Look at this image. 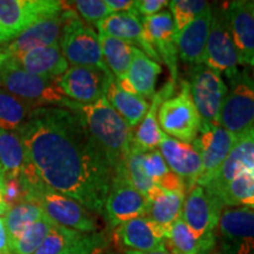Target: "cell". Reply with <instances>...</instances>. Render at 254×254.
<instances>
[{"instance_id":"1","label":"cell","mask_w":254,"mask_h":254,"mask_svg":"<svg viewBox=\"0 0 254 254\" xmlns=\"http://www.w3.org/2000/svg\"><path fill=\"white\" fill-rule=\"evenodd\" d=\"M17 133L44 183L104 215L113 171L77 114L64 107H37Z\"/></svg>"},{"instance_id":"45","label":"cell","mask_w":254,"mask_h":254,"mask_svg":"<svg viewBox=\"0 0 254 254\" xmlns=\"http://www.w3.org/2000/svg\"><path fill=\"white\" fill-rule=\"evenodd\" d=\"M125 254H171L170 252H161V251H154V252H134V251H125Z\"/></svg>"},{"instance_id":"3","label":"cell","mask_w":254,"mask_h":254,"mask_svg":"<svg viewBox=\"0 0 254 254\" xmlns=\"http://www.w3.org/2000/svg\"><path fill=\"white\" fill-rule=\"evenodd\" d=\"M24 192V201L36 204L56 224L80 233H94L98 224L93 213L69 196L44 183L30 161L18 177Z\"/></svg>"},{"instance_id":"18","label":"cell","mask_w":254,"mask_h":254,"mask_svg":"<svg viewBox=\"0 0 254 254\" xmlns=\"http://www.w3.org/2000/svg\"><path fill=\"white\" fill-rule=\"evenodd\" d=\"M227 13L239 64L254 66V1L228 2Z\"/></svg>"},{"instance_id":"28","label":"cell","mask_w":254,"mask_h":254,"mask_svg":"<svg viewBox=\"0 0 254 254\" xmlns=\"http://www.w3.org/2000/svg\"><path fill=\"white\" fill-rule=\"evenodd\" d=\"M105 97H106L107 101L113 107L114 111L133 129L141 123L145 114L150 109V103L144 98L123 91L117 85L116 78L111 80Z\"/></svg>"},{"instance_id":"20","label":"cell","mask_w":254,"mask_h":254,"mask_svg":"<svg viewBox=\"0 0 254 254\" xmlns=\"http://www.w3.org/2000/svg\"><path fill=\"white\" fill-rule=\"evenodd\" d=\"M0 67L23 69L32 74L57 79L68 69V63L64 57L59 44L38 47L15 58L7 60Z\"/></svg>"},{"instance_id":"48","label":"cell","mask_w":254,"mask_h":254,"mask_svg":"<svg viewBox=\"0 0 254 254\" xmlns=\"http://www.w3.org/2000/svg\"><path fill=\"white\" fill-rule=\"evenodd\" d=\"M253 67H254V66H253ZM253 77H254V69H253ZM254 79V78H253Z\"/></svg>"},{"instance_id":"11","label":"cell","mask_w":254,"mask_h":254,"mask_svg":"<svg viewBox=\"0 0 254 254\" xmlns=\"http://www.w3.org/2000/svg\"><path fill=\"white\" fill-rule=\"evenodd\" d=\"M114 75L109 69L93 66H72L57 78V84L66 98L79 104H93L106 95Z\"/></svg>"},{"instance_id":"33","label":"cell","mask_w":254,"mask_h":254,"mask_svg":"<svg viewBox=\"0 0 254 254\" xmlns=\"http://www.w3.org/2000/svg\"><path fill=\"white\" fill-rule=\"evenodd\" d=\"M37 107L0 87V128L17 132Z\"/></svg>"},{"instance_id":"27","label":"cell","mask_w":254,"mask_h":254,"mask_svg":"<svg viewBox=\"0 0 254 254\" xmlns=\"http://www.w3.org/2000/svg\"><path fill=\"white\" fill-rule=\"evenodd\" d=\"M186 194L183 192H168L157 187L148 196V211L146 217L166 232L178 219L182 218Z\"/></svg>"},{"instance_id":"43","label":"cell","mask_w":254,"mask_h":254,"mask_svg":"<svg viewBox=\"0 0 254 254\" xmlns=\"http://www.w3.org/2000/svg\"><path fill=\"white\" fill-rule=\"evenodd\" d=\"M0 254H11L8 234L2 218H0Z\"/></svg>"},{"instance_id":"46","label":"cell","mask_w":254,"mask_h":254,"mask_svg":"<svg viewBox=\"0 0 254 254\" xmlns=\"http://www.w3.org/2000/svg\"><path fill=\"white\" fill-rule=\"evenodd\" d=\"M99 254H119V253L116 252V251H111V250L107 249V247H105L104 250L100 251Z\"/></svg>"},{"instance_id":"30","label":"cell","mask_w":254,"mask_h":254,"mask_svg":"<svg viewBox=\"0 0 254 254\" xmlns=\"http://www.w3.org/2000/svg\"><path fill=\"white\" fill-rule=\"evenodd\" d=\"M224 207H249L254 209V168L244 171L213 193Z\"/></svg>"},{"instance_id":"34","label":"cell","mask_w":254,"mask_h":254,"mask_svg":"<svg viewBox=\"0 0 254 254\" xmlns=\"http://www.w3.org/2000/svg\"><path fill=\"white\" fill-rule=\"evenodd\" d=\"M45 215L39 206L32 202L23 201L9 207L4 215V224L7 231L9 246L18 239L28 226Z\"/></svg>"},{"instance_id":"42","label":"cell","mask_w":254,"mask_h":254,"mask_svg":"<svg viewBox=\"0 0 254 254\" xmlns=\"http://www.w3.org/2000/svg\"><path fill=\"white\" fill-rule=\"evenodd\" d=\"M109 6L111 13H123L133 9L134 1L133 0H105Z\"/></svg>"},{"instance_id":"21","label":"cell","mask_w":254,"mask_h":254,"mask_svg":"<svg viewBox=\"0 0 254 254\" xmlns=\"http://www.w3.org/2000/svg\"><path fill=\"white\" fill-rule=\"evenodd\" d=\"M116 238L126 251L165 252V232L147 217H139L116 228Z\"/></svg>"},{"instance_id":"16","label":"cell","mask_w":254,"mask_h":254,"mask_svg":"<svg viewBox=\"0 0 254 254\" xmlns=\"http://www.w3.org/2000/svg\"><path fill=\"white\" fill-rule=\"evenodd\" d=\"M159 151L170 170L184 183L189 194L190 190L198 185L202 172L201 159L198 152L192 144L180 141L167 134H164L161 139Z\"/></svg>"},{"instance_id":"47","label":"cell","mask_w":254,"mask_h":254,"mask_svg":"<svg viewBox=\"0 0 254 254\" xmlns=\"http://www.w3.org/2000/svg\"><path fill=\"white\" fill-rule=\"evenodd\" d=\"M4 176V172H2V168H1V165H0V177Z\"/></svg>"},{"instance_id":"38","label":"cell","mask_w":254,"mask_h":254,"mask_svg":"<svg viewBox=\"0 0 254 254\" xmlns=\"http://www.w3.org/2000/svg\"><path fill=\"white\" fill-rule=\"evenodd\" d=\"M71 4H73L72 7L74 11L79 13V17L90 26L97 25L103 19L112 14L105 0H77Z\"/></svg>"},{"instance_id":"7","label":"cell","mask_w":254,"mask_h":254,"mask_svg":"<svg viewBox=\"0 0 254 254\" xmlns=\"http://www.w3.org/2000/svg\"><path fill=\"white\" fill-rule=\"evenodd\" d=\"M190 94L200 119L199 132L219 125L220 111L227 93L221 75L207 66H192L190 69Z\"/></svg>"},{"instance_id":"14","label":"cell","mask_w":254,"mask_h":254,"mask_svg":"<svg viewBox=\"0 0 254 254\" xmlns=\"http://www.w3.org/2000/svg\"><path fill=\"white\" fill-rule=\"evenodd\" d=\"M224 208V205L213 193L196 185L186 195L182 219L198 236H213L217 234Z\"/></svg>"},{"instance_id":"5","label":"cell","mask_w":254,"mask_h":254,"mask_svg":"<svg viewBox=\"0 0 254 254\" xmlns=\"http://www.w3.org/2000/svg\"><path fill=\"white\" fill-rule=\"evenodd\" d=\"M0 87L34 107H64L69 103L57 79L32 74L23 69L0 67Z\"/></svg>"},{"instance_id":"44","label":"cell","mask_w":254,"mask_h":254,"mask_svg":"<svg viewBox=\"0 0 254 254\" xmlns=\"http://www.w3.org/2000/svg\"><path fill=\"white\" fill-rule=\"evenodd\" d=\"M9 207L5 201V177H0V215L7 213Z\"/></svg>"},{"instance_id":"25","label":"cell","mask_w":254,"mask_h":254,"mask_svg":"<svg viewBox=\"0 0 254 254\" xmlns=\"http://www.w3.org/2000/svg\"><path fill=\"white\" fill-rule=\"evenodd\" d=\"M177 82L167 81L159 92H155L151 99L150 109L145 114L141 123L133 129V150L150 152L157 150L165 133L161 131L158 123V111L161 104L168 98L173 97Z\"/></svg>"},{"instance_id":"9","label":"cell","mask_w":254,"mask_h":254,"mask_svg":"<svg viewBox=\"0 0 254 254\" xmlns=\"http://www.w3.org/2000/svg\"><path fill=\"white\" fill-rule=\"evenodd\" d=\"M182 91L168 98L158 111V123L165 134L192 144L199 134L200 119L190 94L189 82L183 80Z\"/></svg>"},{"instance_id":"39","label":"cell","mask_w":254,"mask_h":254,"mask_svg":"<svg viewBox=\"0 0 254 254\" xmlns=\"http://www.w3.org/2000/svg\"><path fill=\"white\" fill-rule=\"evenodd\" d=\"M109 245V239L103 232L81 234L72 245L62 254H99L101 250Z\"/></svg>"},{"instance_id":"10","label":"cell","mask_w":254,"mask_h":254,"mask_svg":"<svg viewBox=\"0 0 254 254\" xmlns=\"http://www.w3.org/2000/svg\"><path fill=\"white\" fill-rule=\"evenodd\" d=\"M204 65L227 78L238 69L239 59L232 39L227 4L212 5V23L206 44Z\"/></svg>"},{"instance_id":"49","label":"cell","mask_w":254,"mask_h":254,"mask_svg":"<svg viewBox=\"0 0 254 254\" xmlns=\"http://www.w3.org/2000/svg\"><path fill=\"white\" fill-rule=\"evenodd\" d=\"M214 254H221V253H214Z\"/></svg>"},{"instance_id":"12","label":"cell","mask_w":254,"mask_h":254,"mask_svg":"<svg viewBox=\"0 0 254 254\" xmlns=\"http://www.w3.org/2000/svg\"><path fill=\"white\" fill-rule=\"evenodd\" d=\"M217 230L225 254H254V209L224 208Z\"/></svg>"},{"instance_id":"24","label":"cell","mask_w":254,"mask_h":254,"mask_svg":"<svg viewBox=\"0 0 254 254\" xmlns=\"http://www.w3.org/2000/svg\"><path fill=\"white\" fill-rule=\"evenodd\" d=\"M211 23L212 5H209L192 23L177 34L178 56L187 65L198 66L204 64Z\"/></svg>"},{"instance_id":"36","label":"cell","mask_w":254,"mask_h":254,"mask_svg":"<svg viewBox=\"0 0 254 254\" xmlns=\"http://www.w3.org/2000/svg\"><path fill=\"white\" fill-rule=\"evenodd\" d=\"M211 5L205 0H172L168 1V8L172 14L177 34Z\"/></svg>"},{"instance_id":"19","label":"cell","mask_w":254,"mask_h":254,"mask_svg":"<svg viewBox=\"0 0 254 254\" xmlns=\"http://www.w3.org/2000/svg\"><path fill=\"white\" fill-rule=\"evenodd\" d=\"M251 168H254V128L238 136L221 166L201 186L215 193L238 174Z\"/></svg>"},{"instance_id":"15","label":"cell","mask_w":254,"mask_h":254,"mask_svg":"<svg viewBox=\"0 0 254 254\" xmlns=\"http://www.w3.org/2000/svg\"><path fill=\"white\" fill-rule=\"evenodd\" d=\"M142 27L146 41L170 69V80L177 82L179 56L176 41V25L171 12L168 9H163L152 17L142 18Z\"/></svg>"},{"instance_id":"29","label":"cell","mask_w":254,"mask_h":254,"mask_svg":"<svg viewBox=\"0 0 254 254\" xmlns=\"http://www.w3.org/2000/svg\"><path fill=\"white\" fill-rule=\"evenodd\" d=\"M28 157L17 132L0 128V165L6 179L18 178Z\"/></svg>"},{"instance_id":"26","label":"cell","mask_w":254,"mask_h":254,"mask_svg":"<svg viewBox=\"0 0 254 254\" xmlns=\"http://www.w3.org/2000/svg\"><path fill=\"white\" fill-rule=\"evenodd\" d=\"M165 245L171 254H211L217 245V234L198 236L179 218L167 230Z\"/></svg>"},{"instance_id":"23","label":"cell","mask_w":254,"mask_h":254,"mask_svg":"<svg viewBox=\"0 0 254 254\" xmlns=\"http://www.w3.org/2000/svg\"><path fill=\"white\" fill-rule=\"evenodd\" d=\"M161 72L160 64L135 47L128 69L122 77L116 78V82L123 91L139 95L146 100L152 99Z\"/></svg>"},{"instance_id":"6","label":"cell","mask_w":254,"mask_h":254,"mask_svg":"<svg viewBox=\"0 0 254 254\" xmlns=\"http://www.w3.org/2000/svg\"><path fill=\"white\" fill-rule=\"evenodd\" d=\"M228 82L219 125L239 136L254 128V79L246 69H237Z\"/></svg>"},{"instance_id":"2","label":"cell","mask_w":254,"mask_h":254,"mask_svg":"<svg viewBox=\"0 0 254 254\" xmlns=\"http://www.w3.org/2000/svg\"><path fill=\"white\" fill-rule=\"evenodd\" d=\"M66 109L80 118L106 155L113 174L119 171L133 150V128L114 111L106 97L93 104H79L69 100Z\"/></svg>"},{"instance_id":"31","label":"cell","mask_w":254,"mask_h":254,"mask_svg":"<svg viewBox=\"0 0 254 254\" xmlns=\"http://www.w3.org/2000/svg\"><path fill=\"white\" fill-rule=\"evenodd\" d=\"M141 165L146 176L155 186L168 192H183L187 194L184 183L170 170L158 148L141 152Z\"/></svg>"},{"instance_id":"41","label":"cell","mask_w":254,"mask_h":254,"mask_svg":"<svg viewBox=\"0 0 254 254\" xmlns=\"http://www.w3.org/2000/svg\"><path fill=\"white\" fill-rule=\"evenodd\" d=\"M5 201L8 207L24 201V192L18 178H14V179L5 178Z\"/></svg>"},{"instance_id":"13","label":"cell","mask_w":254,"mask_h":254,"mask_svg":"<svg viewBox=\"0 0 254 254\" xmlns=\"http://www.w3.org/2000/svg\"><path fill=\"white\" fill-rule=\"evenodd\" d=\"M148 199L134 189L125 178L113 176L112 183L104 206V217L116 230L120 225L139 217H145L148 211Z\"/></svg>"},{"instance_id":"35","label":"cell","mask_w":254,"mask_h":254,"mask_svg":"<svg viewBox=\"0 0 254 254\" xmlns=\"http://www.w3.org/2000/svg\"><path fill=\"white\" fill-rule=\"evenodd\" d=\"M55 224L56 222L51 220L46 214L44 215L39 220L28 226L24 233L13 244H11L9 246L11 254H34Z\"/></svg>"},{"instance_id":"22","label":"cell","mask_w":254,"mask_h":254,"mask_svg":"<svg viewBox=\"0 0 254 254\" xmlns=\"http://www.w3.org/2000/svg\"><path fill=\"white\" fill-rule=\"evenodd\" d=\"M101 34L117 38L126 41L129 45L136 47L152 60L160 63L161 60L155 51L146 41L142 18L134 11L123 12V13H112L95 25Z\"/></svg>"},{"instance_id":"8","label":"cell","mask_w":254,"mask_h":254,"mask_svg":"<svg viewBox=\"0 0 254 254\" xmlns=\"http://www.w3.org/2000/svg\"><path fill=\"white\" fill-rule=\"evenodd\" d=\"M65 6L58 0H0V44L13 40L38 21L62 14Z\"/></svg>"},{"instance_id":"37","label":"cell","mask_w":254,"mask_h":254,"mask_svg":"<svg viewBox=\"0 0 254 254\" xmlns=\"http://www.w3.org/2000/svg\"><path fill=\"white\" fill-rule=\"evenodd\" d=\"M81 234L84 233L55 224L34 254H62Z\"/></svg>"},{"instance_id":"32","label":"cell","mask_w":254,"mask_h":254,"mask_svg":"<svg viewBox=\"0 0 254 254\" xmlns=\"http://www.w3.org/2000/svg\"><path fill=\"white\" fill-rule=\"evenodd\" d=\"M99 41L104 62L109 71L119 78L125 74L131 65L135 47L117 38L99 33Z\"/></svg>"},{"instance_id":"40","label":"cell","mask_w":254,"mask_h":254,"mask_svg":"<svg viewBox=\"0 0 254 254\" xmlns=\"http://www.w3.org/2000/svg\"><path fill=\"white\" fill-rule=\"evenodd\" d=\"M167 5L166 0H136L133 5V11L141 18H147L161 12Z\"/></svg>"},{"instance_id":"4","label":"cell","mask_w":254,"mask_h":254,"mask_svg":"<svg viewBox=\"0 0 254 254\" xmlns=\"http://www.w3.org/2000/svg\"><path fill=\"white\" fill-rule=\"evenodd\" d=\"M59 46L72 66H93L109 69L103 58L99 36L93 27L79 17L69 2L66 5L64 14Z\"/></svg>"},{"instance_id":"17","label":"cell","mask_w":254,"mask_h":254,"mask_svg":"<svg viewBox=\"0 0 254 254\" xmlns=\"http://www.w3.org/2000/svg\"><path fill=\"white\" fill-rule=\"evenodd\" d=\"M199 133L192 145L201 159L202 172L198 182V185L201 186L221 166L238 136L221 126L212 127Z\"/></svg>"}]
</instances>
